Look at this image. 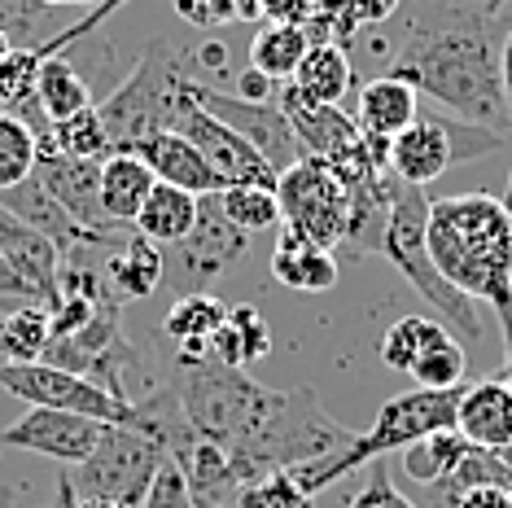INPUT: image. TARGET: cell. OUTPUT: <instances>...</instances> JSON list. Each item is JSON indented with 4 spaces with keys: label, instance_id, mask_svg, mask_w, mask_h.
Segmentation results:
<instances>
[{
    "label": "cell",
    "instance_id": "cell-1",
    "mask_svg": "<svg viewBox=\"0 0 512 508\" xmlns=\"http://www.w3.org/2000/svg\"><path fill=\"white\" fill-rule=\"evenodd\" d=\"M386 75L416 88V97L438 101L451 119L512 136L504 79H499L495 18L486 9L425 0L403 22Z\"/></svg>",
    "mask_w": 512,
    "mask_h": 508
},
{
    "label": "cell",
    "instance_id": "cell-2",
    "mask_svg": "<svg viewBox=\"0 0 512 508\" xmlns=\"http://www.w3.org/2000/svg\"><path fill=\"white\" fill-rule=\"evenodd\" d=\"M425 246L442 281L464 298L499 303L512 294V211L495 193H456L429 202Z\"/></svg>",
    "mask_w": 512,
    "mask_h": 508
},
{
    "label": "cell",
    "instance_id": "cell-3",
    "mask_svg": "<svg viewBox=\"0 0 512 508\" xmlns=\"http://www.w3.org/2000/svg\"><path fill=\"white\" fill-rule=\"evenodd\" d=\"M171 390H176L193 438L224 447L228 456L246 452L276 395V390L259 386L246 368H228L219 360H176Z\"/></svg>",
    "mask_w": 512,
    "mask_h": 508
},
{
    "label": "cell",
    "instance_id": "cell-4",
    "mask_svg": "<svg viewBox=\"0 0 512 508\" xmlns=\"http://www.w3.org/2000/svg\"><path fill=\"white\" fill-rule=\"evenodd\" d=\"M193 79L197 75H189V62L180 49H171L167 40H149L136 71L97 106L110 136V154H132L149 136L176 132L180 114L189 106Z\"/></svg>",
    "mask_w": 512,
    "mask_h": 508
},
{
    "label": "cell",
    "instance_id": "cell-5",
    "mask_svg": "<svg viewBox=\"0 0 512 508\" xmlns=\"http://www.w3.org/2000/svg\"><path fill=\"white\" fill-rule=\"evenodd\" d=\"M456 399H460V390H407V395L386 399L381 412L372 417V425L351 438L346 452L320 460V465L294 469V482L307 495H320L324 487L342 482L346 473L377 465L381 456L407 452L412 443H421V438L438 434V430H456Z\"/></svg>",
    "mask_w": 512,
    "mask_h": 508
},
{
    "label": "cell",
    "instance_id": "cell-6",
    "mask_svg": "<svg viewBox=\"0 0 512 508\" xmlns=\"http://www.w3.org/2000/svg\"><path fill=\"white\" fill-rule=\"evenodd\" d=\"M425 224H429V198H425V189H412V184L399 180L377 254H386L394 268L403 272V281L438 311V320L451 333H460L464 342H477V338H482L477 303H473V298H464L456 285L442 281V272L434 268V259H429V246H425Z\"/></svg>",
    "mask_w": 512,
    "mask_h": 508
},
{
    "label": "cell",
    "instance_id": "cell-7",
    "mask_svg": "<svg viewBox=\"0 0 512 508\" xmlns=\"http://www.w3.org/2000/svg\"><path fill=\"white\" fill-rule=\"evenodd\" d=\"M167 460H171L167 443H162L158 434H149L145 425H106L97 452L79 469H66V473H71L75 500H106V504L145 508Z\"/></svg>",
    "mask_w": 512,
    "mask_h": 508
},
{
    "label": "cell",
    "instance_id": "cell-8",
    "mask_svg": "<svg viewBox=\"0 0 512 508\" xmlns=\"http://www.w3.org/2000/svg\"><path fill=\"white\" fill-rule=\"evenodd\" d=\"M499 145H504V136L491 132V127H477V123L429 110L390 141V176L412 184V189H425L447 167L469 163V158H486Z\"/></svg>",
    "mask_w": 512,
    "mask_h": 508
},
{
    "label": "cell",
    "instance_id": "cell-9",
    "mask_svg": "<svg viewBox=\"0 0 512 508\" xmlns=\"http://www.w3.org/2000/svg\"><path fill=\"white\" fill-rule=\"evenodd\" d=\"M276 202H281V224L285 233L320 250H337L351 228V189L320 158H302L276 180Z\"/></svg>",
    "mask_w": 512,
    "mask_h": 508
},
{
    "label": "cell",
    "instance_id": "cell-10",
    "mask_svg": "<svg viewBox=\"0 0 512 508\" xmlns=\"http://www.w3.org/2000/svg\"><path fill=\"white\" fill-rule=\"evenodd\" d=\"M0 390L22 399L27 408H53V412H75V417H92L101 425H136L141 408L136 403L114 399L97 381L75 377L53 364H5L0 360Z\"/></svg>",
    "mask_w": 512,
    "mask_h": 508
},
{
    "label": "cell",
    "instance_id": "cell-11",
    "mask_svg": "<svg viewBox=\"0 0 512 508\" xmlns=\"http://www.w3.org/2000/svg\"><path fill=\"white\" fill-rule=\"evenodd\" d=\"M193 101L202 106L206 114H215L224 127H232L237 136H246V141L263 154V163L276 171V176H285L289 167L302 163V149H298V136L294 127H289L285 110L276 106V101H246L237 97V92H219V88H206L202 79H193L189 84Z\"/></svg>",
    "mask_w": 512,
    "mask_h": 508
},
{
    "label": "cell",
    "instance_id": "cell-12",
    "mask_svg": "<svg viewBox=\"0 0 512 508\" xmlns=\"http://www.w3.org/2000/svg\"><path fill=\"white\" fill-rule=\"evenodd\" d=\"M250 254V233H241L232 219L219 211V202L202 198V211H197L193 233L176 246V259H171V272L184 285V294H197L224 276L232 263H241Z\"/></svg>",
    "mask_w": 512,
    "mask_h": 508
},
{
    "label": "cell",
    "instance_id": "cell-13",
    "mask_svg": "<svg viewBox=\"0 0 512 508\" xmlns=\"http://www.w3.org/2000/svg\"><path fill=\"white\" fill-rule=\"evenodd\" d=\"M106 425L92 417H75V412H53V408H27L18 421L0 430V447L9 452H36L57 460L62 469H79L97 452Z\"/></svg>",
    "mask_w": 512,
    "mask_h": 508
},
{
    "label": "cell",
    "instance_id": "cell-14",
    "mask_svg": "<svg viewBox=\"0 0 512 508\" xmlns=\"http://www.w3.org/2000/svg\"><path fill=\"white\" fill-rule=\"evenodd\" d=\"M176 132L202 149V158L211 163L215 176L224 180V189H232V184H263V189H276V180H281L263 163V154L246 141V136H237L232 127L219 123L215 114H206L197 106L193 92H189V106H184Z\"/></svg>",
    "mask_w": 512,
    "mask_h": 508
},
{
    "label": "cell",
    "instance_id": "cell-15",
    "mask_svg": "<svg viewBox=\"0 0 512 508\" xmlns=\"http://www.w3.org/2000/svg\"><path fill=\"white\" fill-rule=\"evenodd\" d=\"M101 163L106 158H62V154H40L36 158V180L49 189V198L62 206L75 224L101 237H123V228L106 224L101 215Z\"/></svg>",
    "mask_w": 512,
    "mask_h": 508
},
{
    "label": "cell",
    "instance_id": "cell-16",
    "mask_svg": "<svg viewBox=\"0 0 512 508\" xmlns=\"http://www.w3.org/2000/svg\"><path fill=\"white\" fill-rule=\"evenodd\" d=\"M276 106L285 110L289 127H294L302 158L337 163V158H346L359 145V127L342 106H311V101H302L289 84L281 88V101H276Z\"/></svg>",
    "mask_w": 512,
    "mask_h": 508
},
{
    "label": "cell",
    "instance_id": "cell-17",
    "mask_svg": "<svg viewBox=\"0 0 512 508\" xmlns=\"http://www.w3.org/2000/svg\"><path fill=\"white\" fill-rule=\"evenodd\" d=\"M0 259L14 268V276L36 294V303H49L62 281V250L31 224H22L14 211L0 206Z\"/></svg>",
    "mask_w": 512,
    "mask_h": 508
},
{
    "label": "cell",
    "instance_id": "cell-18",
    "mask_svg": "<svg viewBox=\"0 0 512 508\" xmlns=\"http://www.w3.org/2000/svg\"><path fill=\"white\" fill-rule=\"evenodd\" d=\"M456 430L473 447H486V452H499V447L512 443V381L504 373L482 377L460 390Z\"/></svg>",
    "mask_w": 512,
    "mask_h": 508
},
{
    "label": "cell",
    "instance_id": "cell-19",
    "mask_svg": "<svg viewBox=\"0 0 512 508\" xmlns=\"http://www.w3.org/2000/svg\"><path fill=\"white\" fill-rule=\"evenodd\" d=\"M141 163L154 171L158 184H171V189H184L193 198H215L224 193V180L211 171V163L202 158V149L193 141H184L180 132H158L132 149Z\"/></svg>",
    "mask_w": 512,
    "mask_h": 508
},
{
    "label": "cell",
    "instance_id": "cell-20",
    "mask_svg": "<svg viewBox=\"0 0 512 508\" xmlns=\"http://www.w3.org/2000/svg\"><path fill=\"white\" fill-rule=\"evenodd\" d=\"M0 206L5 211H14L22 224H31L36 233H44L53 241L57 250H79V246H97V250H106V246H119L123 237H101V233H88L84 224H75L71 215L62 211L53 198H49V189L31 176V180H22L18 189H9V193H0Z\"/></svg>",
    "mask_w": 512,
    "mask_h": 508
},
{
    "label": "cell",
    "instance_id": "cell-21",
    "mask_svg": "<svg viewBox=\"0 0 512 508\" xmlns=\"http://www.w3.org/2000/svg\"><path fill=\"white\" fill-rule=\"evenodd\" d=\"M421 119V97L412 84L394 75H377L359 88V106H355V127L372 141H394L399 132H407Z\"/></svg>",
    "mask_w": 512,
    "mask_h": 508
},
{
    "label": "cell",
    "instance_id": "cell-22",
    "mask_svg": "<svg viewBox=\"0 0 512 508\" xmlns=\"http://www.w3.org/2000/svg\"><path fill=\"white\" fill-rule=\"evenodd\" d=\"M224 320H228L224 298H215L211 290H197V294H180L171 303L162 329L176 342V360H211V342L224 329Z\"/></svg>",
    "mask_w": 512,
    "mask_h": 508
},
{
    "label": "cell",
    "instance_id": "cell-23",
    "mask_svg": "<svg viewBox=\"0 0 512 508\" xmlns=\"http://www.w3.org/2000/svg\"><path fill=\"white\" fill-rule=\"evenodd\" d=\"M154 171H149L136 154H110L101 163V215L114 228H132L141 215L145 198L154 193Z\"/></svg>",
    "mask_w": 512,
    "mask_h": 508
},
{
    "label": "cell",
    "instance_id": "cell-24",
    "mask_svg": "<svg viewBox=\"0 0 512 508\" xmlns=\"http://www.w3.org/2000/svg\"><path fill=\"white\" fill-rule=\"evenodd\" d=\"M289 88L311 106H342V97L355 88L351 53L337 49V44H311L298 75L289 79Z\"/></svg>",
    "mask_w": 512,
    "mask_h": 508
},
{
    "label": "cell",
    "instance_id": "cell-25",
    "mask_svg": "<svg viewBox=\"0 0 512 508\" xmlns=\"http://www.w3.org/2000/svg\"><path fill=\"white\" fill-rule=\"evenodd\" d=\"M272 276L289 290L324 294L337 285V259L333 250H320L294 233H281V241L272 246Z\"/></svg>",
    "mask_w": 512,
    "mask_h": 508
},
{
    "label": "cell",
    "instance_id": "cell-26",
    "mask_svg": "<svg viewBox=\"0 0 512 508\" xmlns=\"http://www.w3.org/2000/svg\"><path fill=\"white\" fill-rule=\"evenodd\" d=\"M197 211H202V198L184 189H171V184H154V193L145 198L141 215H136L132 233H141L154 246H180L184 237L193 233Z\"/></svg>",
    "mask_w": 512,
    "mask_h": 508
},
{
    "label": "cell",
    "instance_id": "cell-27",
    "mask_svg": "<svg viewBox=\"0 0 512 508\" xmlns=\"http://www.w3.org/2000/svg\"><path fill=\"white\" fill-rule=\"evenodd\" d=\"M399 5L403 0H320L307 36L311 44H337V49H346L364 27H377V22L394 18Z\"/></svg>",
    "mask_w": 512,
    "mask_h": 508
},
{
    "label": "cell",
    "instance_id": "cell-28",
    "mask_svg": "<svg viewBox=\"0 0 512 508\" xmlns=\"http://www.w3.org/2000/svg\"><path fill=\"white\" fill-rule=\"evenodd\" d=\"M106 276L119 298H149L162 285V276H167V254L141 233H127L119 241V250H114Z\"/></svg>",
    "mask_w": 512,
    "mask_h": 508
},
{
    "label": "cell",
    "instance_id": "cell-29",
    "mask_svg": "<svg viewBox=\"0 0 512 508\" xmlns=\"http://www.w3.org/2000/svg\"><path fill=\"white\" fill-rule=\"evenodd\" d=\"M36 106L49 123H66L75 119V114L92 110V88L88 79L75 71L71 57H44L40 66V79H36Z\"/></svg>",
    "mask_w": 512,
    "mask_h": 508
},
{
    "label": "cell",
    "instance_id": "cell-30",
    "mask_svg": "<svg viewBox=\"0 0 512 508\" xmlns=\"http://www.w3.org/2000/svg\"><path fill=\"white\" fill-rule=\"evenodd\" d=\"M53 342V316L44 303H22L0 320V360L5 364H40Z\"/></svg>",
    "mask_w": 512,
    "mask_h": 508
},
{
    "label": "cell",
    "instance_id": "cell-31",
    "mask_svg": "<svg viewBox=\"0 0 512 508\" xmlns=\"http://www.w3.org/2000/svg\"><path fill=\"white\" fill-rule=\"evenodd\" d=\"M267 351H272V333H267L259 311L246 307V303L228 307L224 329H219L215 342H211V360L228 364V368H246L254 360H263Z\"/></svg>",
    "mask_w": 512,
    "mask_h": 508
},
{
    "label": "cell",
    "instance_id": "cell-32",
    "mask_svg": "<svg viewBox=\"0 0 512 508\" xmlns=\"http://www.w3.org/2000/svg\"><path fill=\"white\" fill-rule=\"evenodd\" d=\"M311 49V36L298 27H263L250 40V71H259L267 84H289L298 75L302 57Z\"/></svg>",
    "mask_w": 512,
    "mask_h": 508
},
{
    "label": "cell",
    "instance_id": "cell-33",
    "mask_svg": "<svg viewBox=\"0 0 512 508\" xmlns=\"http://www.w3.org/2000/svg\"><path fill=\"white\" fill-rule=\"evenodd\" d=\"M477 487H504L508 491L512 487V473H508L504 460H499V452H486V447H473L469 443V452L456 460V469H451L442 482H434L429 495H434L438 508H451L460 495H469Z\"/></svg>",
    "mask_w": 512,
    "mask_h": 508
},
{
    "label": "cell",
    "instance_id": "cell-34",
    "mask_svg": "<svg viewBox=\"0 0 512 508\" xmlns=\"http://www.w3.org/2000/svg\"><path fill=\"white\" fill-rule=\"evenodd\" d=\"M442 338H451V329L442 325V320H434V316H403V320H394V325L381 333V360H386V368H394V373H412V364Z\"/></svg>",
    "mask_w": 512,
    "mask_h": 508
},
{
    "label": "cell",
    "instance_id": "cell-35",
    "mask_svg": "<svg viewBox=\"0 0 512 508\" xmlns=\"http://www.w3.org/2000/svg\"><path fill=\"white\" fill-rule=\"evenodd\" d=\"M40 154H62V158H110V136L101 123L97 106L75 114L66 123H49V132L40 136Z\"/></svg>",
    "mask_w": 512,
    "mask_h": 508
},
{
    "label": "cell",
    "instance_id": "cell-36",
    "mask_svg": "<svg viewBox=\"0 0 512 508\" xmlns=\"http://www.w3.org/2000/svg\"><path fill=\"white\" fill-rule=\"evenodd\" d=\"M469 452V438H464L460 430H438L421 438V443H412L403 452V473L412 482H421V487H434V482H442L451 469H456V460Z\"/></svg>",
    "mask_w": 512,
    "mask_h": 508
},
{
    "label": "cell",
    "instance_id": "cell-37",
    "mask_svg": "<svg viewBox=\"0 0 512 508\" xmlns=\"http://www.w3.org/2000/svg\"><path fill=\"white\" fill-rule=\"evenodd\" d=\"M36 158H40L36 132L14 110H0V193L18 189L22 180L36 176Z\"/></svg>",
    "mask_w": 512,
    "mask_h": 508
},
{
    "label": "cell",
    "instance_id": "cell-38",
    "mask_svg": "<svg viewBox=\"0 0 512 508\" xmlns=\"http://www.w3.org/2000/svg\"><path fill=\"white\" fill-rule=\"evenodd\" d=\"M219 211H224L241 233H259V228L281 224V202H276V189H263V184H232V189L215 193Z\"/></svg>",
    "mask_w": 512,
    "mask_h": 508
},
{
    "label": "cell",
    "instance_id": "cell-39",
    "mask_svg": "<svg viewBox=\"0 0 512 508\" xmlns=\"http://www.w3.org/2000/svg\"><path fill=\"white\" fill-rule=\"evenodd\" d=\"M464 373H469V355H464V346H460L456 333H451V338H442V342L429 346L421 360L412 364V373H407V377L416 381V390H460Z\"/></svg>",
    "mask_w": 512,
    "mask_h": 508
},
{
    "label": "cell",
    "instance_id": "cell-40",
    "mask_svg": "<svg viewBox=\"0 0 512 508\" xmlns=\"http://www.w3.org/2000/svg\"><path fill=\"white\" fill-rule=\"evenodd\" d=\"M44 44H18L14 53L0 57V110H18L36 97V79L44 66Z\"/></svg>",
    "mask_w": 512,
    "mask_h": 508
},
{
    "label": "cell",
    "instance_id": "cell-41",
    "mask_svg": "<svg viewBox=\"0 0 512 508\" xmlns=\"http://www.w3.org/2000/svg\"><path fill=\"white\" fill-rule=\"evenodd\" d=\"M346 508H416V504L407 500L399 487H394V478L386 473V465L377 460V465L368 469V482L359 487V495H355V500L346 504Z\"/></svg>",
    "mask_w": 512,
    "mask_h": 508
},
{
    "label": "cell",
    "instance_id": "cell-42",
    "mask_svg": "<svg viewBox=\"0 0 512 508\" xmlns=\"http://www.w3.org/2000/svg\"><path fill=\"white\" fill-rule=\"evenodd\" d=\"M316 5H320V0H263L259 14L267 18V27H298V31H307L311 18H316Z\"/></svg>",
    "mask_w": 512,
    "mask_h": 508
},
{
    "label": "cell",
    "instance_id": "cell-43",
    "mask_svg": "<svg viewBox=\"0 0 512 508\" xmlns=\"http://www.w3.org/2000/svg\"><path fill=\"white\" fill-rule=\"evenodd\" d=\"M451 508H512V495L504 487H477L469 495H460Z\"/></svg>",
    "mask_w": 512,
    "mask_h": 508
},
{
    "label": "cell",
    "instance_id": "cell-44",
    "mask_svg": "<svg viewBox=\"0 0 512 508\" xmlns=\"http://www.w3.org/2000/svg\"><path fill=\"white\" fill-rule=\"evenodd\" d=\"M495 316H499V338H504V377L512 381V294L495 303Z\"/></svg>",
    "mask_w": 512,
    "mask_h": 508
},
{
    "label": "cell",
    "instance_id": "cell-45",
    "mask_svg": "<svg viewBox=\"0 0 512 508\" xmlns=\"http://www.w3.org/2000/svg\"><path fill=\"white\" fill-rule=\"evenodd\" d=\"M272 88L276 84H267L259 71H241L237 75V97H246V101H272Z\"/></svg>",
    "mask_w": 512,
    "mask_h": 508
},
{
    "label": "cell",
    "instance_id": "cell-46",
    "mask_svg": "<svg viewBox=\"0 0 512 508\" xmlns=\"http://www.w3.org/2000/svg\"><path fill=\"white\" fill-rule=\"evenodd\" d=\"M0 298H14V303H36V294L27 290V285L14 276V268H9L5 259H0Z\"/></svg>",
    "mask_w": 512,
    "mask_h": 508
},
{
    "label": "cell",
    "instance_id": "cell-47",
    "mask_svg": "<svg viewBox=\"0 0 512 508\" xmlns=\"http://www.w3.org/2000/svg\"><path fill=\"white\" fill-rule=\"evenodd\" d=\"M0 22H9V31L36 27V14H31V9H22L18 0H0Z\"/></svg>",
    "mask_w": 512,
    "mask_h": 508
},
{
    "label": "cell",
    "instance_id": "cell-48",
    "mask_svg": "<svg viewBox=\"0 0 512 508\" xmlns=\"http://www.w3.org/2000/svg\"><path fill=\"white\" fill-rule=\"evenodd\" d=\"M49 508H79V500H75V487H71V473H57V482H53V500H49Z\"/></svg>",
    "mask_w": 512,
    "mask_h": 508
},
{
    "label": "cell",
    "instance_id": "cell-49",
    "mask_svg": "<svg viewBox=\"0 0 512 508\" xmlns=\"http://www.w3.org/2000/svg\"><path fill=\"white\" fill-rule=\"evenodd\" d=\"M499 79H504V101H508V119H512V31L499 49Z\"/></svg>",
    "mask_w": 512,
    "mask_h": 508
},
{
    "label": "cell",
    "instance_id": "cell-50",
    "mask_svg": "<svg viewBox=\"0 0 512 508\" xmlns=\"http://www.w3.org/2000/svg\"><path fill=\"white\" fill-rule=\"evenodd\" d=\"M197 62H202V66H215V71H219V66H224V44H206V49L197 53Z\"/></svg>",
    "mask_w": 512,
    "mask_h": 508
},
{
    "label": "cell",
    "instance_id": "cell-51",
    "mask_svg": "<svg viewBox=\"0 0 512 508\" xmlns=\"http://www.w3.org/2000/svg\"><path fill=\"white\" fill-rule=\"evenodd\" d=\"M14 49H18L14 31H9V22H0V57H5V53H14Z\"/></svg>",
    "mask_w": 512,
    "mask_h": 508
},
{
    "label": "cell",
    "instance_id": "cell-52",
    "mask_svg": "<svg viewBox=\"0 0 512 508\" xmlns=\"http://www.w3.org/2000/svg\"><path fill=\"white\" fill-rule=\"evenodd\" d=\"M504 5H508V0H486V14H491V18H499V14H504Z\"/></svg>",
    "mask_w": 512,
    "mask_h": 508
},
{
    "label": "cell",
    "instance_id": "cell-53",
    "mask_svg": "<svg viewBox=\"0 0 512 508\" xmlns=\"http://www.w3.org/2000/svg\"><path fill=\"white\" fill-rule=\"evenodd\" d=\"M79 508H127V504H106V500H79Z\"/></svg>",
    "mask_w": 512,
    "mask_h": 508
},
{
    "label": "cell",
    "instance_id": "cell-54",
    "mask_svg": "<svg viewBox=\"0 0 512 508\" xmlns=\"http://www.w3.org/2000/svg\"><path fill=\"white\" fill-rule=\"evenodd\" d=\"M44 9H53V5H92V0H40Z\"/></svg>",
    "mask_w": 512,
    "mask_h": 508
},
{
    "label": "cell",
    "instance_id": "cell-55",
    "mask_svg": "<svg viewBox=\"0 0 512 508\" xmlns=\"http://www.w3.org/2000/svg\"><path fill=\"white\" fill-rule=\"evenodd\" d=\"M14 500H18L14 491H0V508H14Z\"/></svg>",
    "mask_w": 512,
    "mask_h": 508
},
{
    "label": "cell",
    "instance_id": "cell-56",
    "mask_svg": "<svg viewBox=\"0 0 512 508\" xmlns=\"http://www.w3.org/2000/svg\"><path fill=\"white\" fill-rule=\"evenodd\" d=\"M499 460H504L508 473H512V443H508V447H499Z\"/></svg>",
    "mask_w": 512,
    "mask_h": 508
},
{
    "label": "cell",
    "instance_id": "cell-57",
    "mask_svg": "<svg viewBox=\"0 0 512 508\" xmlns=\"http://www.w3.org/2000/svg\"><path fill=\"white\" fill-rule=\"evenodd\" d=\"M504 202H508V211H512V171H508V189H504Z\"/></svg>",
    "mask_w": 512,
    "mask_h": 508
},
{
    "label": "cell",
    "instance_id": "cell-58",
    "mask_svg": "<svg viewBox=\"0 0 512 508\" xmlns=\"http://www.w3.org/2000/svg\"><path fill=\"white\" fill-rule=\"evenodd\" d=\"M442 5H464V0H442Z\"/></svg>",
    "mask_w": 512,
    "mask_h": 508
},
{
    "label": "cell",
    "instance_id": "cell-59",
    "mask_svg": "<svg viewBox=\"0 0 512 508\" xmlns=\"http://www.w3.org/2000/svg\"><path fill=\"white\" fill-rule=\"evenodd\" d=\"M508 495H512V487H508Z\"/></svg>",
    "mask_w": 512,
    "mask_h": 508
}]
</instances>
